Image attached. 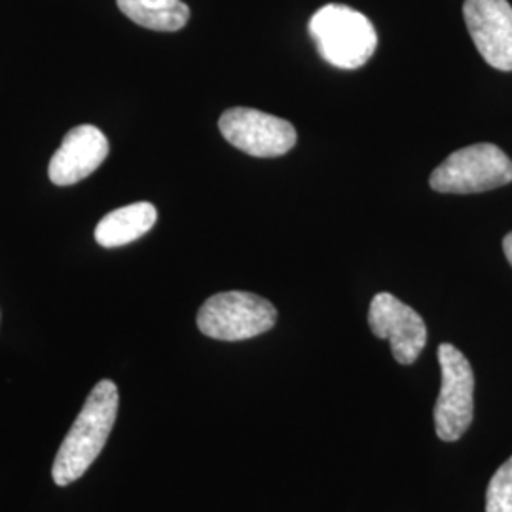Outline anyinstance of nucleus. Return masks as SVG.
Listing matches in <instances>:
<instances>
[{
    "instance_id": "1",
    "label": "nucleus",
    "mask_w": 512,
    "mask_h": 512,
    "mask_svg": "<svg viewBox=\"0 0 512 512\" xmlns=\"http://www.w3.org/2000/svg\"><path fill=\"white\" fill-rule=\"evenodd\" d=\"M118 404L120 395L114 382L101 380L93 387L55 456L52 476L57 486L73 484L92 467L109 440L118 416Z\"/></svg>"
},
{
    "instance_id": "2",
    "label": "nucleus",
    "mask_w": 512,
    "mask_h": 512,
    "mask_svg": "<svg viewBox=\"0 0 512 512\" xmlns=\"http://www.w3.org/2000/svg\"><path fill=\"white\" fill-rule=\"evenodd\" d=\"M308 31L319 55L344 71L363 67L378 48V35L370 19L344 4H327L317 10Z\"/></svg>"
},
{
    "instance_id": "3",
    "label": "nucleus",
    "mask_w": 512,
    "mask_h": 512,
    "mask_svg": "<svg viewBox=\"0 0 512 512\" xmlns=\"http://www.w3.org/2000/svg\"><path fill=\"white\" fill-rule=\"evenodd\" d=\"M509 183L511 158L492 143L459 148L429 177L431 188L440 194H478Z\"/></svg>"
},
{
    "instance_id": "4",
    "label": "nucleus",
    "mask_w": 512,
    "mask_h": 512,
    "mask_svg": "<svg viewBox=\"0 0 512 512\" xmlns=\"http://www.w3.org/2000/svg\"><path fill=\"white\" fill-rule=\"evenodd\" d=\"M277 321L274 304L243 291L219 293L198 311V327L205 336L222 342H241L272 329Z\"/></svg>"
},
{
    "instance_id": "5",
    "label": "nucleus",
    "mask_w": 512,
    "mask_h": 512,
    "mask_svg": "<svg viewBox=\"0 0 512 512\" xmlns=\"http://www.w3.org/2000/svg\"><path fill=\"white\" fill-rule=\"evenodd\" d=\"M440 385L435 404V429L440 440L454 442L469 429L475 414V372L467 357L452 344L439 346Z\"/></svg>"
},
{
    "instance_id": "6",
    "label": "nucleus",
    "mask_w": 512,
    "mask_h": 512,
    "mask_svg": "<svg viewBox=\"0 0 512 512\" xmlns=\"http://www.w3.org/2000/svg\"><path fill=\"white\" fill-rule=\"evenodd\" d=\"M219 129L232 147L255 158H277L296 145L293 124L262 110L228 109L220 116Z\"/></svg>"
},
{
    "instance_id": "7",
    "label": "nucleus",
    "mask_w": 512,
    "mask_h": 512,
    "mask_svg": "<svg viewBox=\"0 0 512 512\" xmlns=\"http://www.w3.org/2000/svg\"><path fill=\"white\" fill-rule=\"evenodd\" d=\"M368 325L374 336L389 340L391 353L401 365L416 363L427 344V327L420 313L393 294L380 293L372 298Z\"/></svg>"
},
{
    "instance_id": "8",
    "label": "nucleus",
    "mask_w": 512,
    "mask_h": 512,
    "mask_svg": "<svg viewBox=\"0 0 512 512\" xmlns=\"http://www.w3.org/2000/svg\"><path fill=\"white\" fill-rule=\"evenodd\" d=\"M463 18L476 50L497 71H512V6L507 0H465Z\"/></svg>"
},
{
    "instance_id": "9",
    "label": "nucleus",
    "mask_w": 512,
    "mask_h": 512,
    "mask_svg": "<svg viewBox=\"0 0 512 512\" xmlns=\"http://www.w3.org/2000/svg\"><path fill=\"white\" fill-rule=\"evenodd\" d=\"M109 156V141L101 129L84 124L71 129L57 148L48 175L57 186H71L90 177Z\"/></svg>"
},
{
    "instance_id": "10",
    "label": "nucleus",
    "mask_w": 512,
    "mask_h": 512,
    "mask_svg": "<svg viewBox=\"0 0 512 512\" xmlns=\"http://www.w3.org/2000/svg\"><path fill=\"white\" fill-rule=\"evenodd\" d=\"M156 220L158 211L152 203H131L99 220L95 228V241L107 249L124 247L131 241L143 238L154 228Z\"/></svg>"
},
{
    "instance_id": "11",
    "label": "nucleus",
    "mask_w": 512,
    "mask_h": 512,
    "mask_svg": "<svg viewBox=\"0 0 512 512\" xmlns=\"http://www.w3.org/2000/svg\"><path fill=\"white\" fill-rule=\"evenodd\" d=\"M118 8L133 23L162 33L181 31L190 19L183 0H116Z\"/></svg>"
},
{
    "instance_id": "12",
    "label": "nucleus",
    "mask_w": 512,
    "mask_h": 512,
    "mask_svg": "<svg viewBox=\"0 0 512 512\" xmlns=\"http://www.w3.org/2000/svg\"><path fill=\"white\" fill-rule=\"evenodd\" d=\"M486 512H512V456L495 471L488 484Z\"/></svg>"
},
{
    "instance_id": "13",
    "label": "nucleus",
    "mask_w": 512,
    "mask_h": 512,
    "mask_svg": "<svg viewBox=\"0 0 512 512\" xmlns=\"http://www.w3.org/2000/svg\"><path fill=\"white\" fill-rule=\"evenodd\" d=\"M503 251H505V256H507V260L512 266V232H509L503 239Z\"/></svg>"
}]
</instances>
